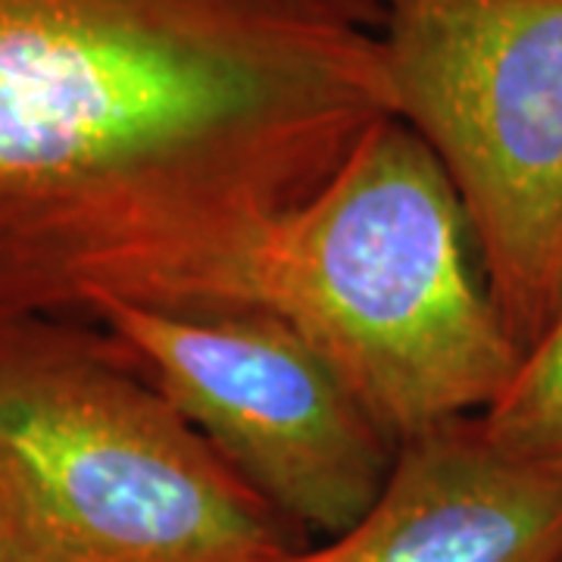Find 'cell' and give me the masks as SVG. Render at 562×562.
Returning a JSON list of instances; mask_svg holds the SVG:
<instances>
[{
  "instance_id": "obj_8",
  "label": "cell",
  "mask_w": 562,
  "mask_h": 562,
  "mask_svg": "<svg viewBox=\"0 0 562 562\" xmlns=\"http://www.w3.org/2000/svg\"><path fill=\"white\" fill-rule=\"evenodd\" d=\"M0 562H50L20 503L0 484Z\"/></svg>"
},
{
  "instance_id": "obj_3",
  "label": "cell",
  "mask_w": 562,
  "mask_h": 562,
  "mask_svg": "<svg viewBox=\"0 0 562 562\" xmlns=\"http://www.w3.org/2000/svg\"><path fill=\"white\" fill-rule=\"evenodd\" d=\"M0 484L50 562H281L306 547L94 322L0 316Z\"/></svg>"
},
{
  "instance_id": "obj_4",
  "label": "cell",
  "mask_w": 562,
  "mask_h": 562,
  "mask_svg": "<svg viewBox=\"0 0 562 562\" xmlns=\"http://www.w3.org/2000/svg\"><path fill=\"white\" fill-rule=\"evenodd\" d=\"M394 116L443 166L525 353L562 297V0H382Z\"/></svg>"
},
{
  "instance_id": "obj_1",
  "label": "cell",
  "mask_w": 562,
  "mask_h": 562,
  "mask_svg": "<svg viewBox=\"0 0 562 562\" xmlns=\"http://www.w3.org/2000/svg\"><path fill=\"white\" fill-rule=\"evenodd\" d=\"M382 0H0V316L257 303L394 116Z\"/></svg>"
},
{
  "instance_id": "obj_6",
  "label": "cell",
  "mask_w": 562,
  "mask_h": 562,
  "mask_svg": "<svg viewBox=\"0 0 562 562\" xmlns=\"http://www.w3.org/2000/svg\"><path fill=\"white\" fill-rule=\"evenodd\" d=\"M281 562H562V472L503 453L479 416L397 443L375 503Z\"/></svg>"
},
{
  "instance_id": "obj_7",
  "label": "cell",
  "mask_w": 562,
  "mask_h": 562,
  "mask_svg": "<svg viewBox=\"0 0 562 562\" xmlns=\"http://www.w3.org/2000/svg\"><path fill=\"white\" fill-rule=\"evenodd\" d=\"M479 422L503 453L562 472V297L541 338L525 350L516 375Z\"/></svg>"
},
{
  "instance_id": "obj_5",
  "label": "cell",
  "mask_w": 562,
  "mask_h": 562,
  "mask_svg": "<svg viewBox=\"0 0 562 562\" xmlns=\"http://www.w3.org/2000/svg\"><path fill=\"white\" fill-rule=\"evenodd\" d=\"M98 325L303 541L341 535L375 503L397 443L269 306H113Z\"/></svg>"
},
{
  "instance_id": "obj_2",
  "label": "cell",
  "mask_w": 562,
  "mask_h": 562,
  "mask_svg": "<svg viewBox=\"0 0 562 562\" xmlns=\"http://www.w3.org/2000/svg\"><path fill=\"white\" fill-rule=\"evenodd\" d=\"M469 244L438 157L387 116L276 228L257 303L297 328L401 443L482 416L522 360Z\"/></svg>"
}]
</instances>
